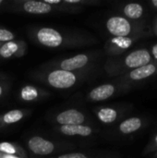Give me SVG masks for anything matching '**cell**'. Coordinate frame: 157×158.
<instances>
[{"label":"cell","mask_w":157,"mask_h":158,"mask_svg":"<svg viewBox=\"0 0 157 158\" xmlns=\"http://www.w3.org/2000/svg\"><path fill=\"white\" fill-rule=\"evenodd\" d=\"M30 37L41 46L51 49L80 48L95 42L91 33L81 30H64L54 27H34L29 30Z\"/></svg>","instance_id":"cell-1"},{"label":"cell","mask_w":157,"mask_h":158,"mask_svg":"<svg viewBox=\"0 0 157 158\" xmlns=\"http://www.w3.org/2000/svg\"><path fill=\"white\" fill-rule=\"evenodd\" d=\"M33 77L51 88L68 90L76 86L86 77V70L71 72L57 69H48L33 74Z\"/></svg>","instance_id":"cell-2"},{"label":"cell","mask_w":157,"mask_h":158,"mask_svg":"<svg viewBox=\"0 0 157 158\" xmlns=\"http://www.w3.org/2000/svg\"><path fill=\"white\" fill-rule=\"evenodd\" d=\"M95 60L94 53H81L69 57H66L60 60H54L46 63L43 69H57L66 71L77 72L83 71L90 68L93 62Z\"/></svg>","instance_id":"cell-3"},{"label":"cell","mask_w":157,"mask_h":158,"mask_svg":"<svg viewBox=\"0 0 157 158\" xmlns=\"http://www.w3.org/2000/svg\"><path fill=\"white\" fill-rule=\"evenodd\" d=\"M6 9H10L13 12L24 13L28 15L43 16L50 15L52 13H59L56 6L49 5L45 0H13L9 1Z\"/></svg>","instance_id":"cell-4"},{"label":"cell","mask_w":157,"mask_h":158,"mask_svg":"<svg viewBox=\"0 0 157 158\" xmlns=\"http://www.w3.org/2000/svg\"><path fill=\"white\" fill-rule=\"evenodd\" d=\"M27 147L31 153L40 156L53 155L60 149L54 142L38 135L31 136L28 139Z\"/></svg>","instance_id":"cell-5"},{"label":"cell","mask_w":157,"mask_h":158,"mask_svg":"<svg viewBox=\"0 0 157 158\" xmlns=\"http://www.w3.org/2000/svg\"><path fill=\"white\" fill-rule=\"evenodd\" d=\"M105 28L107 31L115 37H127L132 31V25L124 17L113 16L105 21Z\"/></svg>","instance_id":"cell-6"},{"label":"cell","mask_w":157,"mask_h":158,"mask_svg":"<svg viewBox=\"0 0 157 158\" xmlns=\"http://www.w3.org/2000/svg\"><path fill=\"white\" fill-rule=\"evenodd\" d=\"M27 52V44L23 40H13L3 43L0 47V59H16L25 56Z\"/></svg>","instance_id":"cell-7"},{"label":"cell","mask_w":157,"mask_h":158,"mask_svg":"<svg viewBox=\"0 0 157 158\" xmlns=\"http://www.w3.org/2000/svg\"><path fill=\"white\" fill-rule=\"evenodd\" d=\"M53 120L59 126H70L85 124L87 119L85 114L82 111L70 108L57 113L54 117Z\"/></svg>","instance_id":"cell-8"},{"label":"cell","mask_w":157,"mask_h":158,"mask_svg":"<svg viewBox=\"0 0 157 158\" xmlns=\"http://www.w3.org/2000/svg\"><path fill=\"white\" fill-rule=\"evenodd\" d=\"M151 54L145 49H140L130 53L124 58V65L128 69H138L150 64Z\"/></svg>","instance_id":"cell-9"},{"label":"cell","mask_w":157,"mask_h":158,"mask_svg":"<svg viewBox=\"0 0 157 158\" xmlns=\"http://www.w3.org/2000/svg\"><path fill=\"white\" fill-rule=\"evenodd\" d=\"M50 94L45 90L34 85H24L19 92V98L24 103H34L48 96Z\"/></svg>","instance_id":"cell-10"},{"label":"cell","mask_w":157,"mask_h":158,"mask_svg":"<svg viewBox=\"0 0 157 158\" xmlns=\"http://www.w3.org/2000/svg\"><path fill=\"white\" fill-rule=\"evenodd\" d=\"M56 131L61 135L69 137H89L93 134V129L86 124L58 126L56 128Z\"/></svg>","instance_id":"cell-11"},{"label":"cell","mask_w":157,"mask_h":158,"mask_svg":"<svg viewBox=\"0 0 157 158\" xmlns=\"http://www.w3.org/2000/svg\"><path fill=\"white\" fill-rule=\"evenodd\" d=\"M116 90L117 88L114 84H102L92 89L87 94V99L93 102H102L112 97L115 94Z\"/></svg>","instance_id":"cell-12"},{"label":"cell","mask_w":157,"mask_h":158,"mask_svg":"<svg viewBox=\"0 0 157 158\" xmlns=\"http://www.w3.org/2000/svg\"><path fill=\"white\" fill-rule=\"evenodd\" d=\"M30 114L28 109H12L0 115V130L14 125L24 119Z\"/></svg>","instance_id":"cell-13"},{"label":"cell","mask_w":157,"mask_h":158,"mask_svg":"<svg viewBox=\"0 0 157 158\" xmlns=\"http://www.w3.org/2000/svg\"><path fill=\"white\" fill-rule=\"evenodd\" d=\"M130 43H131V41L127 37H123V38L114 37L105 44V49L107 54L117 55V54L120 53L121 51L125 50L130 44Z\"/></svg>","instance_id":"cell-14"},{"label":"cell","mask_w":157,"mask_h":158,"mask_svg":"<svg viewBox=\"0 0 157 158\" xmlns=\"http://www.w3.org/2000/svg\"><path fill=\"white\" fill-rule=\"evenodd\" d=\"M0 154L19 158H27L25 150L18 143L2 142L0 143Z\"/></svg>","instance_id":"cell-15"},{"label":"cell","mask_w":157,"mask_h":158,"mask_svg":"<svg viewBox=\"0 0 157 158\" xmlns=\"http://www.w3.org/2000/svg\"><path fill=\"white\" fill-rule=\"evenodd\" d=\"M156 71V67L154 64H148L146 66L135 69L131 70L128 77L131 81H142L143 79H146L152 75H154Z\"/></svg>","instance_id":"cell-16"},{"label":"cell","mask_w":157,"mask_h":158,"mask_svg":"<svg viewBox=\"0 0 157 158\" xmlns=\"http://www.w3.org/2000/svg\"><path fill=\"white\" fill-rule=\"evenodd\" d=\"M95 115L99 121L104 124H111L118 119V113L112 107H101L95 111Z\"/></svg>","instance_id":"cell-17"},{"label":"cell","mask_w":157,"mask_h":158,"mask_svg":"<svg viewBox=\"0 0 157 158\" xmlns=\"http://www.w3.org/2000/svg\"><path fill=\"white\" fill-rule=\"evenodd\" d=\"M143 125V122L141 118H130L124 121H122L118 127L119 131L123 134H130L132 132L137 131L139 129H141Z\"/></svg>","instance_id":"cell-18"},{"label":"cell","mask_w":157,"mask_h":158,"mask_svg":"<svg viewBox=\"0 0 157 158\" xmlns=\"http://www.w3.org/2000/svg\"><path fill=\"white\" fill-rule=\"evenodd\" d=\"M124 15L130 19H140L143 14V7L137 3H130L123 7Z\"/></svg>","instance_id":"cell-19"},{"label":"cell","mask_w":157,"mask_h":158,"mask_svg":"<svg viewBox=\"0 0 157 158\" xmlns=\"http://www.w3.org/2000/svg\"><path fill=\"white\" fill-rule=\"evenodd\" d=\"M16 39V34L10 30L0 26V43H6Z\"/></svg>","instance_id":"cell-20"},{"label":"cell","mask_w":157,"mask_h":158,"mask_svg":"<svg viewBox=\"0 0 157 158\" xmlns=\"http://www.w3.org/2000/svg\"><path fill=\"white\" fill-rule=\"evenodd\" d=\"M53 158H91L90 156L84 154V153H68V154H63L60 156H57Z\"/></svg>","instance_id":"cell-21"},{"label":"cell","mask_w":157,"mask_h":158,"mask_svg":"<svg viewBox=\"0 0 157 158\" xmlns=\"http://www.w3.org/2000/svg\"><path fill=\"white\" fill-rule=\"evenodd\" d=\"M8 91V83L5 81H0V98L6 95Z\"/></svg>","instance_id":"cell-22"},{"label":"cell","mask_w":157,"mask_h":158,"mask_svg":"<svg viewBox=\"0 0 157 158\" xmlns=\"http://www.w3.org/2000/svg\"><path fill=\"white\" fill-rule=\"evenodd\" d=\"M8 4H9V1L7 0H0V12L4 8L6 9V6H8Z\"/></svg>","instance_id":"cell-23"},{"label":"cell","mask_w":157,"mask_h":158,"mask_svg":"<svg viewBox=\"0 0 157 158\" xmlns=\"http://www.w3.org/2000/svg\"><path fill=\"white\" fill-rule=\"evenodd\" d=\"M152 52H153V56H155V58L157 59V44H155L152 48Z\"/></svg>","instance_id":"cell-24"},{"label":"cell","mask_w":157,"mask_h":158,"mask_svg":"<svg viewBox=\"0 0 157 158\" xmlns=\"http://www.w3.org/2000/svg\"><path fill=\"white\" fill-rule=\"evenodd\" d=\"M0 158H19V157L10 156H6V155H3V154H0Z\"/></svg>","instance_id":"cell-25"},{"label":"cell","mask_w":157,"mask_h":158,"mask_svg":"<svg viewBox=\"0 0 157 158\" xmlns=\"http://www.w3.org/2000/svg\"><path fill=\"white\" fill-rule=\"evenodd\" d=\"M5 79H6V76L2 74V73H0V81H4Z\"/></svg>","instance_id":"cell-26"},{"label":"cell","mask_w":157,"mask_h":158,"mask_svg":"<svg viewBox=\"0 0 157 158\" xmlns=\"http://www.w3.org/2000/svg\"><path fill=\"white\" fill-rule=\"evenodd\" d=\"M152 5L155 6V7H157V0H153V1H152Z\"/></svg>","instance_id":"cell-27"},{"label":"cell","mask_w":157,"mask_h":158,"mask_svg":"<svg viewBox=\"0 0 157 158\" xmlns=\"http://www.w3.org/2000/svg\"><path fill=\"white\" fill-rule=\"evenodd\" d=\"M155 143L156 144V146H157V135L155 136Z\"/></svg>","instance_id":"cell-28"},{"label":"cell","mask_w":157,"mask_h":158,"mask_svg":"<svg viewBox=\"0 0 157 158\" xmlns=\"http://www.w3.org/2000/svg\"><path fill=\"white\" fill-rule=\"evenodd\" d=\"M1 45H2V43H0V47H1Z\"/></svg>","instance_id":"cell-29"}]
</instances>
